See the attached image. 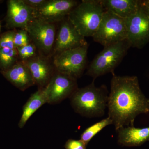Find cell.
<instances>
[{"label":"cell","mask_w":149,"mask_h":149,"mask_svg":"<svg viewBox=\"0 0 149 149\" xmlns=\"http://www.w3.org/2000/svg\"><path fill=\"white\" fill-rule=\"evenodd\" d=\"M108 117L116 131L133 126L139 115L149 112L148 99L141 91L136 76H118L113 73L107 106Z\"/></svg>","instance_id":"6da1fadb"},{"label":"cell","mask_w":149,"mask_h":149,"mask_svg":"<svg viewBox=\"0 0 149 149\" xmlns=\"http://www.w3.org/2000/svg\"><path fill=\"white\" fill-rule=\"evenodd\" d=\"M108 92L105 85L96 87L94 81L84 88H78L70 97L76 112L88 118L101 117L107 106Z\"/></svg>","instance_id":"7a4b0ae2"},{"label":"cell","mask_w":149,"mask_h":149,"mask_svg":"<svg viewBox=\"0 0 149 149\" xmlns=\"http://www.w3.org/2000/svg\"><path fill=\"white\" fill-rule=\"evenodd\" d=\"M101 0H83L68 16L84 37H93L97 32L105 11Z\"/></svg>","instance_id":"3957f363"},{"label":"cell","mask_w":149,"mask_h":149,"mask_svg":"<svg viewBox=\"0 0 149 149\" xmlns=\"http://www.w3.org/2000/svg\"><path fill=\"white\" fill-rule=\"evenodd\" d=\"M130 47L127 40L104 47L90 63L87 74L95 79L107 73H113Z\"/></svg>","instance_id":"277c9868"},{"label":"cell","mask_w":149,"mask_h":149,"mask_svg":"<svg viewBox=\"0 0 149 149\" xmlns=\"http://www.w3.org/2000/svg\"><path fill=\"white\" fill-rule=\"evenodd\" d=\"M125 19L109 11H105L100 24L93 40L104 47L127 40Z\"/></svg>","instance_id":"5b68a950"},{"label":"cell","mask_w":149,"mask_h":149,"mask_svg":"<svg viewBox=\"0 0 149 149\" xmlns=\"http://www.w3.org/2000/svg\"><path fill=\"white\" fill-rule=\"evenodd\" d=\"M88 47V44L53 56V64L56 71L76 79L81 77L87 64Z\"/></svg>","instance_id":"8992f818"},{"label":"cell","mask_w":149,"mask_h":149,"mask_svg":"<svg viewBox=\"0 0 149 149\" xmlns=\"http://www.w3.org/2000/svg\"><path fill=\"white\" fill-rule=\"evenodd\" d=\"M25 29L40 54L48 58L52 56L56 34V24L33 18Z\"/></svg>","instance_id":"52a82bcc"},{"label":"cell","mask_w":149,"mask_h":149,"mask_svg":"<svg viewBox=\"0 0 149 149\" xmlns=\"http://www.w3.org/2000/svg\"><path fill=\"white\" fill-rule=\"evenodd\" d=\"M125 20L130 47H143L149 42V13L141 1L136 13Z\"/></svg>","instance_id":"ba28073f"},{"label":"cell","mask_w":149,"mask_h":149,"mask_svg":"<svg viewBox=\"0 0 149 149\" xmlns=\"http://www.w3.org/2000/svg\"><path fill=\"white\" fill-rule=\"evenodd\" d=\"M78 88L77 79L55 70L47 85L43 89L47 103L55 104L70 98Z\"/></svg>","instance_id":"9c48e42d"},{"label":"cell","mask_w":149,"mask_h":149,"mask_svg":"<svg viewBox=\"0 0 149 149\" xmlns=\"http://www.w3.org/2000/svg\"><path fill=\"white\" fill-rule=\"evenodd\" d=\"M80 2L75 0H47L41 7L33 10V17L48 23H58Z\"/></svg>","instance_id":"30bf717a"},{"label":"cell","mask_w":149,"mask_h":149,"mask_svg":"<svg viewBox=\"0 0 149 149\" xmlns=\"http://www.w3.org/2000/svg\"><path fill=\"white\" fill-rule=\"evenodd\" d=\"M52 56L63 51L88 45L85 37L80 35L66 17L58 23Z\"/></svg>","instance_id":"8fae6325"},{"label":"cell","mask_w":149,"mask_h":149,"mask_svg":"<svg viewBox=\"0 0 149 149\" xmlns=\"http://www.w3.org/2000/svg\"><path fill=\"white\" fill-rule=\"evenodd\" d=\"M33 18V9L26 4L23 0L8 1L6 22L8 27L25 29Z\"/></svg>","instance_id":"7c38bea8"},{"label":"cell","mask_w":149,"mask_h":149,"mask_svg":"<svg viewBox=\"0 0 149 149\" xmlns=\"http://www.w3.org/2000/svg\"><path fill=\"white\" fill-rule=\"evenodd\" d=\"M48 58L40 54L24 61L31 72L35 85L39 89L45 88L55 72L54 68L51 65Z\"/></svg>","instance_id":"4fadbf2b"},{"label":"cell","mask_w":149,"mask_h":149,"mask_svg":"<svg viewBox=\"0 0 149 149\" xmlns=\"http://www.w3.org/2000/svg\"><path fill=\"white\" fill-rule=\"evenodd\" d=\"M1 72L6 79L22 91L35 85L31 72L24 61H18L10 69Z\"/></svg>","instance_id":"5bb4252c"},{"label":"cell","mask_w":149,"mask_h":149,"mask_svg":"<svg viewBox=\"0 0 149 149\" xmlns=\"http://www.w3.org/2000/svg\"><path fill=\"white\" fill-rule=\"evenodd\" d=\"M105 10L124 19L136 13L139 8V0H101Z\"/></svg>","instance_id":"9a60e30c"},{"label":"cell","mask_w":149,"mask_h":149,"mask_svg":"<svg viewBox=\"0 0 149 149\" xmlns=\"http://www.w3.org/2000/svg\"><path fill=\"white\" fill-rule=\"evenodd\" d=\"M118 133V142L126 146H136L149 140V127L136 128L128 126L120 128Z\"/></svg>","instance_id":"2e32d148"},{"label":"cell","mask_w":149,"mask_h":149,"mask_svg":"<svg viewBox=\"0 0 149 149\" xmlns=\"http://www.w3.org/2000/svg\"><path fill=\"white\" fill-rule=\"evenodd\" d=\"M46 103H47V101L44 89H39L31 95L23 107L22 115L18 123L19 127L23 128L32 115Z\"/></svg>","instance_id":"e0dca14e"},{"label":"cell","mask_w":149,"mask_h":149,"mask_svg":"<svg viewBox=\"0 0 149 149\" xmlns=\"http://www.w3.org/2000/svg\"><path fill=\"white\" fill-rule=\"evenodd\" d=\"M17 49L0 48V68L2 71L10 69L18 61Z\"/></svg>","instance_id":"ac0fdd59"},{"label":"cell","mask_w":149,"mask_h":149,"mask_svg":"<svg viewBox=\"0 0 149 149\" xmlns=\"http://www.w3.org/2000/svg\"><path fill=\"white\" fill-rule=\"evenodd\" d=\"M113 124L112 121L109 117L102 119L98 122L91 125L84 130L80 136V140L87 145L91 139L98 133L108 125Z\"/></svg>","instance_id":"d6986e66"},{"label":"cell","mask_w":149,"mask_h":149,"mask_svg":"<svg viewBox=\"0 0 149 149\" xmlns=\"http://www.w3.org/2000/svg\"><path fill=\"white\" fill-rule=\"evenodd\" d=\"M19 58L21 61H25L37 55V48L33 43L17 48Z\"/></svg>","instance_id":"ffe728a7"},{"label":"cell","mask_w":149,"mask_h":149,"mask_svg":"<svg viewBox=\"0 0 149 149\" xmlns=\"http://www.w3.org/2000/svg\"><path fill=\"white\" fill-rule=\"evenodd\" d=\"M31 42L30 37L25 29L15 30L14 38V43L16 48L23 47Z\"/></svg>","instance_id":"44dd1931"},{"label":"cell","mask_w":149,"mask_h":149,"mask_svg":"<svg viewBox=\"0 0 149 149\" xmlns=\"http://www.w3.org/2000/svg\"><path fill=\"white\" fill-rule=\"evenodd\" d=\"M15 30L8 31L4 33L0 37V48L16 49L14 43Z\"/></svg>","instance_id":"7402d4cb"},{"label":"cell","mask_w":149,"mask_h":149,"mask_svg":"<svg viewBox=\"0 0 149 149\" xmlns=\"http://www.w3.org/2000/svg\"><path fill=\"white\" fill-rule=\"evenodd\" d=\"M85 146L80 140L70 139L66 142L65 148L66 149H85Z\"/></svg>","instance_id":"603a6c76"},{"label":"cell","mask_w":149,"mask_h":149,"mask_svg":"<svg viewBox=\"0 0 149 149\" xmlns=\"http://www.w3.org/2000/svg\"><path fill=\"white\" fill-rule=\"evenodd\" d=\"M28 6L33 10L41 7L47 2V0H23Z\"/></svg>","instance_id":"cb8c5ba5"},{"label":"cell","mask_w":149,"mask_h":149,"mask_svg":"<svg viewBox=\"0 0 149 149\" xmlns=\"http://www.w3.org/2000/svg\"><path fill=\"white\" fill-rule=\"evenodd\" d=\"M141 2L143 5L147 9L149 13V0H143L141 1Z\"/></svg>","instance_id":"d4e9b609"},{"label":"cell","mask_w":149,"mask_h":149,"mask_svg":"<svg viewBox=\"0 0 149 149\" xmlns=\"http://www.w3.org/2000/svg\"><path fill=\"white\" fill-rule=\"evenodd\" d=\"M148 104H149V99H148Z\"/></svg>","instance_id":"484cf974"},{"label":"cell","mask_w":149,"mask_h":149,"mask_svg":"<svg viewBox=\"0 0 149 149\" xmlns=\"http://www.w3.org/2000/svg\"><path fill=\"white\" fill-rule=\"evenodd\" d=\"M0 31H1V23H0Z\"/></svg>","instance_id":"4316f807"}]
</instances>
